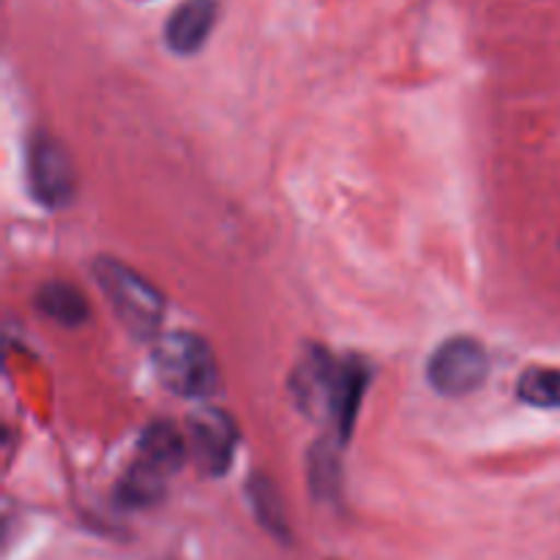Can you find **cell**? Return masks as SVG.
Masks as SVG:
<instances>
[{
  "label": "cell",
  "mask_w": 560,
  "mask_h": 560,
  "mask_svg": "<svg viewBox=\"0 0 560 560\" xmlns=\"http://www.w3.org/2000/svg\"><path fill=\"white\" fill-rule=\"evenodd\" d=\"M310 481H312V490H315L320 498H326V501H331V498L339 495L342 468H339V457L331 446L312 448Z\"/></svg>",
  "instance_id": "4fadbf2b"
},
{
  "label": "cell",
  "mask_w": 560,
  "mask_h": 560,
  "mask_svg": "<svg viewBox=\"0 0 560 560\" xmlns=\"http://www.w3.org/2000/svg\"><path fill=\"white\" fill-rule=\"evenodd\" d=\"M164 487H167V474L137 459L120 479L118 501L129 509L153 506L156 501H162Z\"/></svg>",
  "instance_id": "30bf717a"
},
{
  "label": "cell",
  "mask_w": 560,
  "mask_h": 560,
  "mask_svg": "<svg viewBox=\"0 0 560 560\" xmlns=\"http://www.w3.org/2000/svg\"><path fill=\"white\" fill-rule=\"evenodd\" d=\"M490 372V359L481 342L470 337H454L438 345L427 364V381L443 397L474 394Z\"/></svg>",
  "instance_id": "277c9868"
},
{
  "label": "cell",
  "mask_w": 560,
  "mask_h": 560,
  "mask_svg": "<svg viewBox=\"0 0 560 560\" xmlns=\"http://www.w3.org/2000/svg\"><path fill=\"white\" fill-rule=\"evenodd\" d=\"M249 501L252 506H255L257 520H260L271 534H288V523H284V509L282 501H279V492L266 476H255V479L249 481Z\"/></svg>",
  "instance_id": "7c38bea8"
},
{
  "label": "cell",
  "mask_w": 560,
  "mask_h": 560,
  "mask_svg": "<svg viewBox=\"0 0 560 560\" xmlns=\"http://www.w3.org/2000/svg\"><path fill=\"white\" fill-rule=\"evenodd\" d=\"M153 370L162 386L186 399H206L217 392L219 370L206 339L189 331L167 334L153 348Z\"/></svg>",
  "instance_id": "7a4b0ae2"
},
{
  "label": "cell",
  "mask_w": 560,
  "mask_h": 560,
  "mask_svg": "<svg viewBox=\"0 0 560 560\" xmlns=\"http://www.w3.org/2000/svg\"><path fill=\"white\" fill-rule=\"evenodd\" d=\"M27 184L33 197L47 208H63L74 195V167L58 140L38 135L27 145Z\"/></svg>",
  "instance_id": "5b68a950"
},
{
  "label": "cell",
  "mask_w": 560,
  "mask_h": 560,
  "mask_svg": "<svg viewBox=\"0 0 560 560\" xmlns=\"http://www.w3.org/2000/svg\"><path fill=\"white\" fill-rule=\"evenodd\" d=\"M36 306L49 317V320L60 323V326H82L91 315L88 301L74 284L69 282H47L42 284L36 295Z\"/></svg>",
  "instance_id": "9c48e42d"
},
{
  "label": "cell",
  "mask_w": 560,
  "mask_h": 560,
  "mask_svg": "<svg viewBox=\"0 0 560 560\" xmlns=\"http://www.w3.org/2000/svg\"><path fill=\"white\" fill-rule=\"evenodd\" d=\"M93 277L104 299L113 304L115 315L126 323L131 334L153 337L159 331V323L164 317V299L151 282L113 257H98L93 262Z\"/></svg>",
  "instance_id": "3957f363"
},
{
  "label": "cell",
  "mask_w": 560,
  "mask_h": 560,
  "mask_svg": "<svg viewBox=\"0 0 560 560\" xmlns=\"http://www.w3.org/2000/svg\"><path fill=\"white\" fill-rule=\"evenodd\" d=\"M517 397L530 408L560 410V370L552 366H530L520 375Z\"/></svg>",
  "instance_id": "8fae6325"
},
{
  "label": "cell",
  "mask_w": 560,
  "mask_h": 560,
  "mask_svg": "<svg viewBox=\"0 0 560 560\" xmlns=\"http://www.w3.org/2000/svg\"><path fill=\"white\" fill-rule=\"evenodd\" d=\"M217 22V0H184L170 14L164 38L167 47L178 55H195L211 36Z\"/></svg>",
  "instance_id": "52a82bcc"
},
{
  "label": "cell",
  "mask_w": 560,
  "mask_h": 560,
  "mask_svg": "<svg viewBox=\"0 0 560 560\" xmlns=\"http://www.w3.org/2000/svg\"><path fill=\"white\" fill-rule=\"evenodd\" d=\"M189 457V441L167 421H156L148 427L137 446V459L162 474H175Z\"/></svg>",
  "instance_id": "ba28073f"
},
{
  "label": "cell",
  "mask_w": 560,
  "mask_h": 560,
  "mask_svg": "<svg viewBox=\"0 0 560 560\" xmlns=\"http://www.w3.org/2000/svg\"><path fill=\"white\" fill-rule=\"evenodd\" d=\"M189 454L206 474L222 476L238 446V427L224 410L202 408L189 416Z\"/></svg>",
  "instance_id": "8992f818"
},
{
  "label": "cell",
  "mask_w": 560,
  "mask_h": 560,
  "mask_svg": "<svg viewBox=\"0 0 560 560\" xmlns=\"http://www.w3.org/2000/svg\"><path fill=\"white\" fill-rule=\"evenodd\" d=\"M290 386L304 413L331 421L339 441L345 443L353 435L355 413L370 386V366L359 359L339 361L315 348L299 364Z\"/></svg>",
  "instance_id": "6da1fadb"
}]
</instances>
